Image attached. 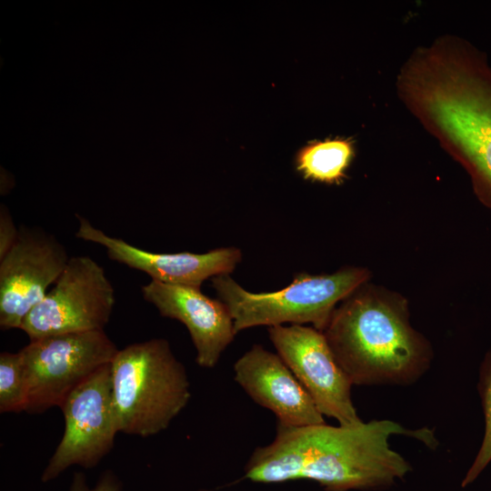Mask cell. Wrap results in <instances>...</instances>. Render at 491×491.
I'll return each mask as SVG.
<instances>
[{
    "mask_svg": "<svg viewBox=\"0 0 491 491\" xmlns=\"http://www.w3.org/2000/svg\"><path fill=\"white\" fill-rule=\"evenodd\" d=\"M400 100L469 172L491 202V66L466 40L445 35L415 49L396 77Z\"/></svg>",
    "mask_w": 491,
    "mask_h": 491,
    "instance_id": "1",
    "label": "cell"
},
{
    "mask_svg": "<svg viewBox=\"0 0 491 491\" xmlns=\"http://www.w3.org/2000/svg\"><path fill=\"white\" fill-rule=\"evenodd\" d=\"M394 435L413 437L432 448L437 445L433 430H413L389 419L337 426L277 425L274 440L252 453L245 477L265 484L307 479L326 491L386 488L411 470L405 457L390 447Z\"/></svg>",
    "mask_w": 491,
    "mask_h": 491,
    "instance_id": "2",
    "label": "cell"
},
{
    "mask_svg": "<svg viewBox=\"0 0 491 491\" xmlns=\"http://www.w3.org/2000/svg\"><path fill=\"white\" fill-rule=\"evenodd\" d=\"M360 287L336 307L322 331L337 363L353 385L414 384L430 366L428 342L401 304Z\"/></svg>",
    "mask_w": 491,
    "mask_h": 491,
    "instance_id": "3",
    "label": "cell"
},
{
    "mask_svg": "<svg viewBox=\"0 0 491 491\" xmlns=\"http://www.w3.org/2000/svg\"><path fill=\"white\" fill-rule=\"evenodd\" d=\"M118 432L143 437L166 429L188 404V375L169 342L153 338L119 349L111 362Z\"/></svg>",
    "mask_w": 491,
    "mask_h": 491,
    "instance_id": "4",
    "label": "cell"
},
{
    "mask_svg": "<svg viewBox=\"0 0 491 491\" xmlns=\"http://www.w3.org/2000/svg\"><path fill=\"white\" fill-rule=\"evenodd\" d=\"M360 267H344L333 274L298 273L291 284L274 292L254 293L230 275L212 278L218 299L229 310L235 334L251 327L305 325L323 331L336 305L367 279Z\"/></svg>",
    "mask_w": 491,
    "mask_h": 491,
    "instance_id": "5",
    "label": "cell"
},
{
    "mask_svg": "<svg viewBox=\"0 0 491 491\" xmlns=\"http://www.w3.org/2000/svg\"><path fill=\"white\" fill-rule=\"evenodd\" d=\"M118 350L105 330L30 341L19 351L28 389L25 412L42 414L60 407L77 386L110 364Z\"/></svg>",
    "mask_w": 491,
    "mask_h": 491,
    "instance_id": "6",
    "label": "cell"
},
{
    "mask_svg": "<svg viewBox=\"0 0 491 491\" xmlns=\"http://www.w3.org/2000/svg\"><path fill=\"white\" fill-rule=\"evenodd\" d=\"M115 304V289L103 267L89 256H71L57 281L24 318L19 329L30 341L104 330Z\"/></svg>",
    "mask_w": 491,
    "mask_h": 491,
    "instance_id": "7",
    "label": "cell"
},
{
    "mask_svg": "<svg viewBox=\"0 0 491 491\" xmlns=\"http://www.w3.org/2000/svg\"><path fill=\"white\" fill-rule=\"evenodd\" d=\"M65 432L41 481L49 482L72 466L95 467L114 447L118 433L112 395L111 363L77 386L60 406Z\"/></svg>",
    "mask_w": 491,
    "mask_h": 491,
    "instance_id": "8",
    "label": "cell"
},
{
    "mask_svg": "<svg viewBox=\"0 0 491 491\" xmlns=\"http://www.w3.org/2000/svg\"><path fill=\"white\" fill-rule=\"evenodd\" d=\"M267 331L277 354L323 416L342 426L362 422L352 401L353 384L322 331L305 325L275 326Z\"/></svg>",
    "mask_w": 491,
    "mask_h": 491,
    "instance_id": "9",
    "label": "cell"
},
{
    "mask_svg": "<svg viewBox=\"0 0 491 491\" xmlns=\"http://www.w3.org/2000/svg\"><path fill=\"white\" fill-rule=\"evenodd\" d=\"M65 247L39 227L21 225L16 242L0 259V327L19 328L57 281L68 260Z\"/></svg>",
    "mask_w": 491,
    "mask_h": 491,
    "instance_id": "10",
    "label": "cell"
},
{
    "mask_svg": "<svg viewBox=\"0 0 491 491\" xmlns=\"http://www.w3.org/2000/svg\"><path fill=\"white\" fill-rule=\"evenodd\" d=\"M79 226L75 236L103 246L108 257L130 268L142 271L151 280L201 287L210 277L230 275L242 260L241 250L235 246L220 247L206 253H155L125 240L110 236L76 215Z\"/></svg>",
    "mask_w": 491,
    "mask_h": 491,
    "instance_id": "11",
    "label": "cell"
},
{
    "mask_svg": "<svg viewBox=\"0 0 491 491\" xmlns=\"http://www.w3.org/2000/svg\"><path fill=\"white\" fill-rule=\"evenodd\" d=\"M143 298L159 314L187 328L196 350V363L213 368L236 335L225 305L205 296L201 287L151 280L141 287Z\"/></svg>",
    "mask_w": 491,
    "mask_h": 491,
    "instance_id": "12",
    "label": "cell"
},
{
    "mask_svg": "<svg viewBox=\"0 0 491 491\" xmlns=\"http://www.w3.org/2000/svg\"><path fill=\"white\" fill-rule=\"evenodd\" d=\"M235 381L257 405L277 417V425L298 427L324 424V416L276 353L254 345L234 365Z\"/></svg>",
    "mask_w": 491,
    "mask_h": 491,
    "instance_id": "13",
    "label": "cell"
},
{
    "mask_svg": "<svg viewBox=\"0 0 491 491\" xmlns=\"http://www.w3.org/2000/svg\"><path fill=\"white\" fill-rule=\"evenodd\" d=\"M350 142L343 139L314 143L304 148L297 159V168L306 178L323 183H339L353 157Z\"/></svg>",
    "mask_w": 491,
    "mask_h": 491,
    "instance_id": "14",
    "label": "cell"
},
{
    "mask_svg": "<svg viewBox=\"0 0 491 491\" xmlns=\"http://www.w3.org/2000/svg\"><path fill=\"white\" fill-rule=\"evenodd\" d=\"M28 389L19 352L0 355V412L25 411Z\"/></svg>",
    "mask_w": 491,
    "mask_h": 491,
    "instance_id": "15",
    "label": "cell"
},
{
    "mask_svg": "<svg viewBox=\"0 0 491 491\" xmlns=\"http://www.w3.org/2000/svg\"><path fill=\"white\" fill-rule=\"evenodd\" d=\"M477 390L484 412L485 432L475 460L462 481L463 487L473 483L491 462V350L480 366Z\"/></svg>",
    "mask_w": 491,
    "mask_h": 491,
    "instance_id": "16",
    "label": "cell"
},
{
    "mask_svg": "<svg viewBox=\"0 0 491 491\" xmlns=\"http://www.w3.org/2000/svg\"><path fill=\"white\" fill-rule=\"evenodd\" d=\"M69 491H122L121 481L111 471H105L96 485L90 488L84 473H75Z\"/></svg>",
    "mask_w": 491,
    "mask_h": 491,
    "instance_id": "17",
    "label": "cell"
},
{
    "mask_svg": "<svg viewBox=\"0 0 491 491\" xmlns=\"http://www.w3.org/2000/svg\"><path fill=\"white\" fill-rule=\"evenodd\" d=\"M19 235V228L15 225L13 217L4 205L0 208V259L13 247Z\"/></svg>",
    "mask_w": 491,
    "mask_h": 491,
    "instance_id": "18",
    "label": "cell"
},
{
    "mask_svg": "<svg viewBox=\"0 0 491 491\" xmlns=\"http://www.w3.org/2000/svg\"><path fill=\"white\" fill-rule=\"evenodd\" d=\"M14 185L13 175L1 168V195H5Z\"/></svg>",
    "mask_w": 491,
    "mask_h": 491,
    "instance_id": "19",
    "label": "cell"
}]
</instances>
